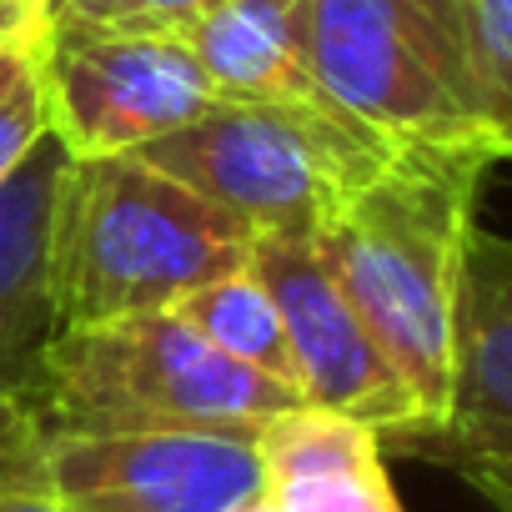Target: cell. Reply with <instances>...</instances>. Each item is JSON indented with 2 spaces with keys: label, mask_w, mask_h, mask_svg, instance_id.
I'll list each match as a JSON object with an SVG mask.
<instances>
[{
  "label": "cell",
  "mask_w": 512,
  "mask_h": 512,
  "mask_svg": "<svg viewBox=\"0 0 512 512\" xmlns=\"http://www.w3.org/2000/svg\"><path fill=\"white\" fill-rule=\"evenodd\" d=\"M51 136V96L36 46L0 51V181Z\"/></svg>",
  "instance_id": "obj_14"
},
{
  "label": "cell",
  "mask_w": 512,
  "mask_h": 512,
  "mask_svg": "<svg viewBox=\"0 0 512 512\" xmlns=\"http://www.w3.org/2000/svg\"><path fill=\"white\" fill-rule=\"evenodd\" d=\"M256 236H317L397 156L347 111L211 101L181 131L136 151Z\"/></svg>",
  "instance_id": "obj_5"
},
{
  "label": "cell",
  "mask_w": 512,
  "mask_h": 512,
  "mask_svg": "<svg viewBox=\"0 0 512 512\" xmlns=\"http://www.w3.org/2000/svg\"><path fill=\"white\" fill-rule=\"evenodd\" d=\"M487 171L482 161H392L312 236L327 272L412 387L422 412L412 432L447 417L457 282Z\"/></svg>",
  "instance_id": "obj_1"
},
{
  "label": "cell",
  "mask_w": 512,
  "mask_h": 512,
  "mask_svg": "<svg viewBox=\"0 0 512 512\" xmlns=\"http://www.w3.org/2000/svg\"><path fill=\"white\" fill-rule=\"evenodd\" d=\"M322 91L397 161H507L457 0H302Z\"/></svg>",
  "instance_id": "obj_3"
},
{
  "label": "cell",
  "mask_w": 512,
  "mask_h": 512,
  "mask_svg": "<svg viewBox=\"0 0 512 512\" xmlns=\"http://www.w3.org/2000/svg\"><path fill=\"white\" fill-rule=\"evenodd\" d=\"M71 151L56 131L0 181V397L36 402L51 342L61 337L56 307V206Z\"/></svg>",
  "instance_id": "obj_10"
},
{
  "label": "cell",
  "mask_w": 512,
  "mask_h": 512,
  "mask_svg": "<svg viewBox=\"0 0 512 512\" xmlns=\"http://www.w3.org/2000/svg\"><path fill=\"white\" fill-rule=\"evenodd\" d=\"M302 0H221L176 36L201 61L216 101H262V106H307V111H342L307 51H302Z\"/></svg>",
  "instance_id": "obj_12"
},
{
  "label": "cell",
  "mask_w": 512,
  "mask_h": 512,
  "mask_svg": "<svg viewBox=\"0 0 512 512\" xmlns=\"http://www.w3.org/2000/svg\"><path fill=\"white\" fill-rule=\"evenodd\" d=\"M61 11H66V0H51V21H56Z\"/></svg>",
  "instance_id": "obj_21"
},
{
  "label": "cell",
  "mask_w": 512,
  "mask_h": 512,
  "mask_svg": "<svg viewBox=\"0 0 512 512\" xmlns=\"http://www.w3.org/2000/svg\"><path fill=\"white\" fill-rule=\"evenodd\" d=\"M492 126L512 161V0H457Z\"/></svg>",
  "instance_id": "obj_15"
},
{
  "label": "cell",
  "mask_w": 512,
  "mask_h": 512,
  "mask_svg": "<svg viewBox=\"0 0 512 512\" xmlns=\"http://www.w3.org/2000/svg\"><path fill=\"white\" fill-rule=\"evenodd\" d=\"M21 487H46V432L26 402L0 397V492Z\"/></svg>",
  "instance_id": "obj_16"
},
{
  "label": "cell",
  "mask_w": 512,
  "mask_h": 512,
  "mask_svg": "<svg viewBox=\"0 0 512 512\" xmlns=\"http://www.w3.org/2000/svg\"><path fill=\"white\" fill-rule=\"evenodd\" d=\"M46 487L76 512H231L267 477L256 432H46Z\"/></svg>",
  "instance_id": "obj_8"
},
{
  "label": "cell",
  "mask_w": 512,
  "mask_h": 512,
  "mask_svg": "<svg viewBox=\"0 0 512 512\" xmlns=\"http://www.w3.org/2000/svg\"><path fill=\"white\" fill-rule=\"evenodd\" d=\"M387 452L452 467L497 507L512 502V236L472 226L457 282L447 417Z\"/></svg>",
  "instance_id": "obj_7"
},
{
  "label": "cell",
  "mask_w": 512,
  "mask_h": 512,
  "mask_svg": "<svg viewBox=\"0 0 512 512\" xmlns=\"http://www.w3.org/2000/svg\"><path fill=\"white\" fill-rule=\"evenodd\" d=\"M211 6H221V0H66L61 16H81L96 26H126V31H181Z\"/></svg>",
  "instance_id": "obj_17"
},
{
  "label": "cell",
  "mask_w": 512,
  "mask_h": 512,
  "mask_svg": "<svg viewBox=\"0 0 512 512\" xmlns=\"http://www.w3.org/2000/svg\"><path fill=\"white\" fill-rule=\"evenodd\" d=\"M0 512H76V507L51 487H21V492H0Z\"/></svg>",
  "instance_id": "obj_19"
},
{
  "label": "cell",
  "mask_w": 512,
  "mask_h": 512,
  "mask_svg": "<svg viewBox=\"0 0 512 512\" xmlns=\"http://www.w3.org/2000/svg\"><path fill=\"white\" fill-rule=\"evenodd\" d=\"M251 272L262 277L287 322L307 407L372 427L382 447L422 422L412 387L402 382L382 342L367 332V322L357 317V307L347 302L307 236H256Z\"/></svg>",
  "instance_id": "obj_9"
},
{
  "label": "cell",
  "mask_w": 512,
  "mask_h": 512,
  "mask_svg": "<svg viewBox=\"0 0 512 512\" xmlns=\"http://www.w3.org/2000/svg\"><path fill=\"white\" fill-rule=\"evenodd\" d=\"M267 497L282 512H407L382 437L322 407H292L256 432Z\"/></svg>",
  "instance_id": "obj_11"
},
{
  "label": "cell",
  "mask_w": 512,
  "mask_h": 512,
  "mask_svg": "<svg viewBox=\"0 0 512 512\" xmlns=\"http://www.w3.org/2000/svg\"><path fill=\"white\" fill-rule=\"evenodd\" d=\"M51 26V0H0V51L36 46Z\"/></svg>",
  "instance_id": "obj_18"
},
{
  "label": "cell",
  "mask_w": 512,
  "mask_h": 512,
  "mask_svg": "<svg viewBox=\"0 0 512 512\" xmlns=\"http://www.w3.org/2000/svg\"><path fill=\"white\" fill-rule=\"evenodd\" d=\"M256 231L141 156L66 166L56 206V307L66 327L171 312L186 292L241 272Z\"/></svg>",
  "instance_id": "obj_2"
},
{
  "label": "cell",
  "mask_w": 512,
  "mask_h": 512,
  "mask_svg": "<svg viewBox=\"0 0 512 512\" xmlns=\"http://www.w3.org/2000/svg\"><path fill=\"white\" fill-rule=\"evenodd\" d=\"M302 392L251 372L176 312L66 327L31 402L41 432H262Z\"/></svg>",
  "instance_id": "obj_4"
},
{
  "label": "cell",
  "mask_w": 512,
  "mask_h": 512,
  "mask_svg": "<svg viewBox=\"0 0 512 512\" xmlns=\"http://www.w3.org/2000/svg\"><path fill=\"white\" fill-rule=\"evenodd\" d=\"M502 512H512V502H502Z\"/></svg>",
  "instance_id": "obj_22"
},
{
  "label": "cell",
  "mask_w": 512,
  "mask_h": 512,
  "mask_svg": "<svg viewBox=\"0 0 512 512\" xmlns=\"http://www.w3.org/2000/svg\"><path fill=\"white\" fill-rule=\"evenodd\" d=\"M231 512H282V507L262 492V497H251V502H241V507H231Z\"/></svg>",
  "instance_id": "obj_20"
},
{
  "label": "cell",
  "mask_w": 512,
  "mask_h": 512,
  "mask_svg": "<svg viewBox=\"0 0 512 512\" xmlns=\"http://www.w3.org/2000/svg\"><path fill=\"white\" fill-rule=\"evenodd\" d=\"M196 337H206L216 352H226L231 362L262 372L292 392H302L297 382V357H292V337L287 322L272 302V292L262 287V277L251 272V262L241 272H226L196 292H186L171 307Z\"/></svg>",
  "instance_id": "obj_13"
},
{
  "label": "cell",
  "mask_w": 512,
  "mask_h": 512,
  "mask_svg": "<svg viewBox=\"0 0 512 512\" xmlns=\"http://www.w3.org/2000/svg\"><path fill=\"white\" fill-rule=\"evenodd\" d=\"M36 51L51 96V131L76 161L136 156L216 101L201 61L176 31L56 16Z\"/></svg>",
  "instance_id": "obj_6"
}]
</instances>
